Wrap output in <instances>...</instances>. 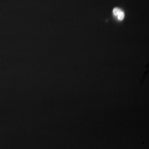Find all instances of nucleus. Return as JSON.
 <instances>
[{"label":"nucleus","instance_id":"f03ea898","mask_svg":"<svg viewBox=\"0 0 149 149\" xmlns=\"http://www.w3.org/2000/svg\"><path fill=\"white\" fill-rule=\"evenodd\" d=\"M124 13L123 12L121 11V12L119 13V15H118V18L119 20L122 21V20H123V19H124Z\"/></svg>","mask_w":149,"mask_h":149},{"label":"nucleus","instance_id":"f257e3e1","mask_svg":"<svg viewBox=\"0 0 149 149\" xmlns=\"http://www.w3.org/2000/svg\"><path fill=\"white\" fill-rule=\"evenodd\" d=\"M122 10L119 8H114L113 10V13L115 16H118Z\"/></svg>","mask_w":149,"mask_h":149}]
</instances>
